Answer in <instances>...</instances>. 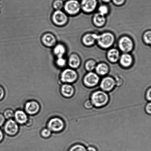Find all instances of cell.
<instances>
[{"instance_id": "cell-39", "label": "cell", "mask_w": 151, "mask_h": 151, "mask_svg": "<svg viewBox=\"0 0 151 151\" xmlns=\"http://www.w3.org/2000/svg\"><path fill=\"white\" fill-rule=\"evenodd\" d=\"M111 0H103V1H105V2H109V1H110Z\"/></svg>"}, {"instance_id": "cell-7", "label": "cell", "mask_w": 151, "mask_h": 151, "mask_svg": "<svg viewBox=\"0 0 151 151\" xmlns=\"http://www.w3.org/2000/svg\"><path fill=\"white\" fill-rule=\"evenodd\" d=\"M133 45L132 40L128 37L126 36L121 38L118 43L120 49L125 53L131 51L133 49Z\"/></svg>"}, {"instance_id": "cell-28", "label": "cell", "mask_w": 151, "mask_h": 151, "mask_svg": "<svg viewBox=\"0 0 151 151\" xmlns=\"http://www.w3.org/2000/svg\"><path fill=\"white\" fill-rule=\"evenodd\" d=\"M4 116L7 119H9L13 117L14 115V113L13 111L11 109H7L4 112Z\"/></svg>"}, {"instance_id": "cell-19", "label": "cell", "mask_w": 151, "mask_h": 151, "mask_svg": "<svg viewBox=\"0 0 151 151\" xmlns=\"http://www.w3.org/2000/svg\"><path fill=\"white\" fill-rule=\"evenodd\" d=\"M93 22L96 26L99 27L103 26L106 22V18L103 15L99 13L94 15Z\"/></svg>"}, {"instance_id": "cell-31", "label": "cell", "mask_w": 151, "mask_h": 151, "mask_svg": "<svg viewBox=\"0 0 151 151\" xmlns=\"http://www.w3.org/2000/svg\"><path fill=\"white\" fill-rule=\"evenodd\" d=\"M51 132L50 130L48 129H45L42 130L41 132V134L44 137H48L51 135Z\"/></svg>"}, {"instance_id": "cell-14", "label": "cell", "mask_w": 151, "mask_h": 151, "mask_svg": "<svg viewBox=\"0 0 151 151\" xmlns=\"http://www.w3.org/2000/svg\"><path fill=\"white\" fill-rule=\"evenodd\" d=\"M42 41L44 45L47 47H52L56 43L55 38L50 33H47L43 35Z\"/></svg>"}, {"instance_id": "cell-30", "label": "cell", "mask_w": 151, "mask_h": 151, "mask_svg": "<svg viewBox=\"0 0 151 151\" xmlns=\"http://www.w3.org/2000/svg\"><path fill=\"white\" fill-rule=\"evenodd\" d=\"M57 63L58 65L60 67H63L66 64V60L63 57L58 58L57 61Z\"/></svg>"}, {"instance_id": "cell-16", "label": "cell", "mask_w": 151, "mask_h": 151, "mask_svg": "<svg viewBox=\"0 0 151 151\" xmlns=\"http://www.w3.org/2000/svg\"><path fill=\"white\" fill-rule=\"evenodd\" d=\"M108 58L112 63H116L119 60L120 53L118 50L112 48L109 50L107 54Z\"/></svg>"}, {"instance_id": "cell-22", "label": "cell", "mask_w": 151, "mask_h": 151, "mask_svg": "<svg viewBox=\"0 0 151 151\" xmlns=\"http://www.w3.org/2000/svg\"><path fill=\"white\" fill-rule=\"evenodd\" d=\"M54 52L55 54L58 58L63 57L66 52L65 48L63 45L58 44L54 48Z\"/></svg>"}, {"instance_id": "cell-10", "label": "cell", "mask_w": 151, "mask_h": 151, "mask_svg": "<svg viewBox=\"0 0 151 151\" xmlns=\"http://www.w3.org/2000/svg\"><path fill=\"white\" fill-rule=\"evenodd\" d=\"M4 130L7 134L11 135H14L18 131V126L14 121L10 119L6 123Z\"/></svg>"}, {"instance_id": "cell-15", "label": "cell", "mask_w": 151, "mask_h": 151, "mask_svg": "<svg viewBox=\"0 0 151 151\" xmlns=\"http://www.w3.org/2000/svg\"><path fill=\"white\" fill-rule=\"evenodd\" d=\"M120 63L122 66L128 67L131 65L132 63V58L130 54L125 53L120 57Z\"/></svg>"}, {"instance_id": "cell-21", "label": "cell", "mask_w": 151, "mask_h": 151, "mask_svg": "<svg viewBox=\"0 0 151 151\" xmlns=\"http://www.w3.org/2000/svg\"><path fill=\"white\" fill-rule=\"evenodd\" d=\"M96 41L95 34H88L84 35L83 38V43L86 45H93Z\"/></svg>"}, {"instance_id": "cell-24", "label": "cell", "mask_w": 151, "mask_h": 151, "mask_svg": "<svg viewBox=\"0 0 151 151\" xmlns=\"http://www.w3.org/2000/svg\"><path fill=\"white\" fill-rule=\"evenodd\" d=\"M96 62L93 60H90L86 63L85 68L88 71H91L95 69L96 67Z\"/></svg>"}, {"instance_id": "cell-26", "label": "cell", "mask_w": 151, "mask_h": 151, "mask_svg": "<svg viewBox=\"0 0 151 151\" xmlns=\"http://www.w3.org/2000/svg\"><path fill=\"white\" fill-rule=\"evenodd\" d=\"M84 107L87 109H91L93 107V105L90 99H87L84 102L83 104Z\"/></svg>"}, {"instance_id": "cell-35", "label": "cell", "mask_w": 151, "mask_h": 151, "mask_svg": "<svg viewBox=\"0 0 151 151\" xmlns=\"http://www.w3.org/2000/svg\"><path fill=\"white\" fill-rule=\"evenodd\" d=\"M112 1L115 4L117 5H120L124 2L125 0H112Z\"/></svg>"}, {"instance_id": "cell-11", "label": "cell", "mask_w": 151, "mask_h": 151, "mask_svg": "<svg viewBox=\"0 0 151 151\" xmlns=\"http://www.w3.org/2000/svg\"><path fill=\"white\" fill-rule=\"evenodd\" d=\"M97 6L96 0H83L81 7L86 12L90 13L94 11Z\"/></svg>"}, {"instance_id": "cell-3", "label": "cell", "mask_w": 151, "mask_h": 151, "mask_svg": "<svg viewBox=\"0 0 151 151\" xmlns=\"http://www.w3.org/2000/svg\"><path fill=\"white\" fill-rule=\"evenodd\" d=\"M100 78L97 74L90 72L84 77L83 82L84 85L87 87H94L98 84Z\"/></svg>"}, {"instance_id": "cell-1", "label": "cell", "mask_w": 151, "mask_h": 151, "mask_svg": "<svg viewBox=\"0 0 151 151\" xmlns=\"http://www.w3.org/2000/svg\"><path fill=\"white\" fill-rule=\"evenodd\" d=\"M93 106L100 108L106 106L109 101V95L106 92L98 90L93 92L90 96Z\"/></svg>"}, {"instance_id": "cell-32", "label": "cell", "mask_w": 151, "mask_h": 151, "mask_svg": "<svg viewBox=\"0 0 151 151\" xmlns=\"http://www.w3.org/2000/svg\"><path fill=\"white\" fill-rule=\"evenodd\" d=\"M151 88L150 87L149 88L147 89V91H146L145 95V99L147 101L150 102L151 100Z\"/></svg>"}, {"instance_id": "cell-20", "label": "cell", "mask_w": 151, "mask_h": 151, "mask_svg": "<svg viewBox=\"0 0 151 151\" xmlns=\"http://www.w3.org/2000/svg\"><path fill=\"white\" fill-rule=\"evenodd\" d=\"M96 72L98 74L104 76L107 74L109 71L108 66L105 63H101L97 65L95 68Z\"/></svg>"}, {"instance_id": "cell-36", "label": "cell", "mask_w": 151, "mask_h": 151, "mask_svg": "<svg viewBox=\"0 0 151 151\" xmlns=\"http://www.w3.org/2000/svg\"><path fill=\"white\" fill-rule=\"evenodd\" d=\"M87 151H97V149L94 146H89L87 149Z\"/></svg>"}, {"instance_id": "cell-9", "label": "cell", "mask_w": 151, "mask_h": 151, "mask_svg": "<svg viewBox=\"0 0 151 151\" xmlns=\"http://www.w3.org/2000/svg\"><path fill=\"white\" fill-rule=\"evenodd\" d=\"M64 125L63 121L59 118H52L50 120L48 124L50 130L55 132L61 131Z\"/></svg>"}, {"instance_id": "cell-38", "label": "cell", "mask_w": 151, "mask_h": 151, "mask_svg": "<svg viewBox=\"0 0 151 151\" xmlns=\"http://www.w3.org/2000/svg\"><path fill=\"white\" fill-rule=\"evenodd\" d=\"M3 138V134L1 130L0 129V142L2 140Z\"/></svg>"}, {"instance_id": "cell-34", "label": "cell", "mask_w": 151, "mask_h": 151, "mask_svg": "<svg viewBox=\"0 0 151 151\" xmlns=\"http://www.w3.org/2000/svg\"><path fill=\"white\" fill-rule=\"evenodd\" d=\"M5 121V118L2 115L0 114V127L1 126Z\"/></svg>"}, {"instance_id": "cell-4", "label": "cell", "mask_w": 151, "mask_h": 151, "mask_svg": "<svg viewBox=\"0 0 151 151\" xmlns=\"http://www.w3.org/2000/svg\"><path fill=\"white\" fill-rule=\"evenodd\" d=\"M78 78L76 72L73 69H67L63 71L61 75V80L63 82L72 83Z\"/></svg>"}, {"instance_id": "cell-13", "label": "cell", "mask_w": 151, "mask_h": 151, "mask_svg": "<svg viewBox=\"0 0 151 151\" xmlns=\"http://www.w3.org/2000/svg\"><path fill=\"white\" fill-rule=\"evenodd\" d=\"M61 92L65 97L69 98L72 97L74 94L75 89L72 85L69 84H65L62 86Z\"/></svg>"}, {"instance_id": "cell-6", "label": "cell", "mask_w": 151, "mask_h": 151, "mask_svg": "<svg viewBox=\"0 0 151 151\" xmlns=\"http://www.w3.org/2000/svg\"><path fill=\"white\" fill-rule=\"evenodd\" d=\"M81 5L76 0H70L66 3L65 10L66 12L70 15H75L79 12Z\"/></svg>"}, {"instance_id": "cell-37", "label": "cell", "mask_w": 151, "mask_h": 151, "mask_svg": "<svg viewBox=\"0 0 151 151\" xmlns=\"http://www.w3.org/2000/svg\"><path fill=\"white\" fill-rule=\"evenodd\" d=\"M4 90L2 87L0 86V100L4 97Z\"/></svg>"}, {"instance_id": "cell-2", "label": "cell", "mask_w": 151, "mask_h": 151, "mask_svg": "<svg viewBox=\"0 0 151 151\" xmlns=\"http://www.w3.org/2000/svg\"><path fill=\"white\" fill-rule=\"evenodd\" d=\"M96 41L101 47L108 48L111 46L114 41V37L112 34L105 32L100 35L95 34Z\"/></svg>"}, {"instance_id": "cell-5", "label": "cell", "mask_w": 151, "mask_h": 151, "mask_svg": "<svg viewBox=\"0 0 151 151\" xmlns=\"http://www.w3.org/2000/svg\"><path fill=\"white\" fill-rule=\"evenodd\" d=\"M116 85L114 79L112 77L107 76L103 78L100 84V87L105 92L112 91Z\"/></svg>"}, {"instance_id": "cell-23", "label": "cell", "mask_w": 151, "mask_h": 151, "mask_svg": "<svg viewBox=\"0 0 151 151\" xmlns=\"http://www.w3.org/2000/svg\"><path fill=\"white\" fill-rule=\"evenodd\" d=\"M69 151H87V149L83 145L77 144L71 147Z\"/></svg>"}, {"instance_id": "cell-17", "label": "cell", "mask_w": 151, "mask_h": 151, "mask_svg": "<svg viewBox=\"0 0 151 151\" xmlns=\"http://www.w3.org/2000/svg\"><path fill=\"white\" fill-rule=\"evenodd\" d=\"M15 117L16 121L20 124L25 123L27 121V116L23 111L18 110L15 114Z\"/></svg>"}, {"instance_id": "cell-29", "label": "cell", "mask_w": 151, "mask_h": 151, "mask_svg": "<svg viewBox=\"0 0 151 151\" xmlns=\"http://www.w3.org/2000/svg\"><path fill=\"white\" fill-rule=\"evenodd\" d=\"M99 13L103 15L107 14L108 12V9L106 6H101L99 8Z\"/></svg>"}, {"instance_id": "cell-8", "label": "cell", "mask_w": 151, "mask_h": 151, "mask_svg": "<svg viewBox=\"0 0 151 151\" xmlns=\"http://www.w3.org/2000/svg\"><path fill=\"white\" fill-rule=\"evenodd\" d=\"M52 20L55 24L58 26H63L67 22L68 17L63 12L57 10L53 14Z\"/></svg>"}, {"instance_id": "cell-12", "label": "cell", "mask_w": 151, "mask_h": 151, "mask_svg": "<svg viewBox=\"0 0 151 151\" xmlns=\"http://www.w3.org/2000/svg\"><path fill=\"white\" fill-rule=\"evenodd\" d=\"M25 109L27 113L29 114H35L39 111L40 106L36 102L29 101L27 103Z\"/></svg>"}, {"instance_id": "cell-27", "label": "cell", "mask_w": 151, "mask_h": 151, "mask_svg": "<svg viewBox=\"0 0 151 151\" xmlns=\"http://www.w3.org/2000/svg\"><path fill=\"white\" fill-rule=\"evenodd\" d=\"M151 32L150 31H148L145 33L144 35V39L146 43L150 44L151 43Z\"/></svg>"}, {"instance_id": "cell-25", "label": "cell", "mask_w": 151, "mask_h": 151, "mask_svg": "<svg viewBox=\"0 0 151 151\" xmlns=\"http://www.w3.org/2000/svg\"><path fill=\"white\" fill-rule=\"evenodd\" d=\"M54 8L57 10H60L63 6V2L61 0H56L53 4Z\"/></svg>"}, {"instance_id": "cell-18", "label": "cell", "mask_w": 151, "mask_h": 151, "mask_svg": "<svg viewBox=\"0 0 151 151\" xmlns=\"http://www.w3.org/2000/svg\"><path fill=\"white\" fill-rule=\"evenodd\" d=\"M81 64V60L76 55L73 54L70 56L69 60V64L70 67L76 68Z\"/></svg>"}, {"instance_id": "cell-33", "label": "cell", "mask_w": 151, "mask_h": 151, "mask_svg": "<svg viewBox=\"0 0 151 151\" xmlns=\"http://www.w3.org/2000/svg\"><path fill=\"white\" fill-rule=\"evenodd\" d=\"M145 111L147 114L151 115V103L150 102H149L146 104L145 106Z\"/></svg>"}]
</instances>
